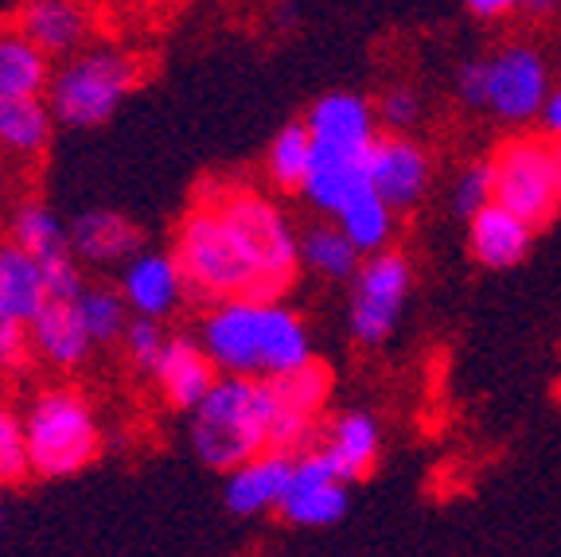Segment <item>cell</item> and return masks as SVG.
I'll return each mask as SVG.
<instances>
[{"mask_svg": "<svg viewBox=\"0 0 561 557\" xmlns=\"http://www.w3.org/2000/svg\"><path fill=\"white\" fill-rule=\"evenodd\" d=\"M195 336L219 375L280 378L316 359L305 316L280 296H230L207 305Z\"/></svg>", "mask_w": 561, "mask_h": 557, "instance_id": "obj_1", "label": "cell"}, {"mask_svg": "<svg viewBox=\"0 0 561 557\" xmlns=\"http://www.w3.org/2000/svg\"><path fill=\"white\" fill-rule=\"evenodd\" d=\"M553 94V67L538 44L511 39L456 70V102L503 125L542 122Z\"/></svg>", "mask_w": 561, "mask_h": 557, "instance_id": "obj_2", "label": "cell"}, {"mask_svg": "<svg viewBox=\"0 0 561 557\" xmlns=\"http://www.w3.org/2000/svg\"><path fill=\"white\" fill-rule=\"evenodd\" d=\"M273 394L270 378L222 375L215 390L187 413V441L207 468L230 471L270 448Z\"/></svg>", "mask_w": 561, "mask_h": 557, "instance_id": "obj_3", "label": "cell"}, {"mask_svg": "<svg viewBox=\"0 0 561 557\" xmlns=\"http://www.w3.org/2000/svg\"><path fill=\"white\" fill-rule=\"evenodd\" d=\"M199 200L215 203L222 211V218L230 223V230L242 242L245 258L254 262L257 285L262 296H285L289 285L297 281L300 265V230L293 227V218L285 215L277 200H270L265 192H254L245 183H203Z\"/></svg>", "mask_w": 561, "mask_h": 557, "instance_id": "obj_4", "label": "cell"}, {"mask_svg": "<svg viewBox=\"0 0 561 557\" xmlns=\"http://www.w3.org/2000/svg\"><path fill=\"white\" fill-rule=\"evenodd\" d=\"M172 253L187 281V296L199 305H219L230 296H262L254 262L245 258L242 242L222 218L215 203L199 200L187 207V215L175 227ZM265 300V296H262Z\"/></svg>", "mask_w": 561, "mask_h": 557, "instance_id": "obj_5", "label": "cell"}, {"mask_svg": "<svg viewBox=\"0 0 561 557\" xmlns=\"http://www.w3.org/2000/svg\"><path fill=\"white\" fill-rule=\"evenodd\" d=\"M24 436L32 476L67 479L98 461L102 421L90 398L75 386H44L24 406Z\"/></svg>", "mask_w": 561, "mask_h": 557, "instance_id": "obj_6", "label": "cell"}, {"mask_svg": "<svg viewBox=\"0 0 561 557\" xmlns=\"http://www.w3.org/2000/svg\"><path fill=\"white\" fill-rule=\"evenodd\" d=\"M140 82V59L125 47L90 44L55 67L47 105L62 129H102Z\"/></svg>", "mask_w": 561, "mask_h": 557, "instance_id": "obj_7", "label": "cell"}, {"mask_svg": "<svg viewBox=\"0 0 561 557\" xmlns=\"http://www.w3.org/2000/svg\"><path fill=\"white\" fill-rule=\"evenodd\" d=\"M495 203L523 215L535 230L561 211V140L550 133H511L491 152Z\"/></svg>", "mask_w": 561, "mask_h": 557, "instance_id": "obj_8", "label": "cell"}, {"mask_svg": "<svg viewBox=\"0 0 561 557\" xmlns=\"http://www.w3.org/2000/svg\"><path fill=\"white\" fill-rule=\"evenodd\" d=\"M413 293V265L405 253L382 250L363 258L359 273L351 277V300H347V328L355 343L378 348L394 336L402 323L405 305Z\"/></svg>", "mask_w": 561, "mask_h": 557, "instance_id": "obj_9", "label": "cell"}, {"mask_svg": "<svg viewBox=\"0 0 561 557\" xmlns=\"http://www.w3.org/2000/svg\"><path fill=\"white\" fill-rule=\"evenodd\" d=\"M273 394V429L270 448L277 453H305L320 433L328 401H332V371L324 363H305L280 378H270Z\"/></svg>", "mask_w": 561, "mask_h": 557, "instance_id": "obj_10", "label": "cell"}, {"mask_svg": "<svg viewBox=\"0 0 561 557\" xmlns=\"http://www.w3.org/2000/svg\"><path fill=\"white\" fill-rule=\"evenodd\" d=\"M367 175L394 211H413L433 187V152L413 133H378L367 148Z\"/></svg>", "mask_w": 561, "mask_h": 557, "instance_id": "obj_11", "label": "cell"}, {"mask_svg": "<svg viewBox=\"0 0 561 557\" xmlns=\"http://www.w3.org/2000/svg\"><path fill=\"white\" fill-rule=\"evenodd\" d=\"M347 503H351V484H343L335 476L328 456L316 444L305 448V453H297L293 484L277 511L280 519L300 526V531H324V526H335L347 514Z\"/></svg>", "mask_w": 561, "mask_h": 557, "instance_id": "obj_12", "label": "cell"}, {"mask_svg": "<svg viewBox=\"0 0 561 557\" xmlns=\"http://www.w3.org/2000/svg\"><path fill=\"white\" fill-rule=\"evenodd\" d=\"M117 288H122L129 312L149 316V320H168L187 300V281L180 262H175V253L149 250V246L140 253H133L129 262L122 265Z\"/></svg>", "mask_w": 561, "mask_h": 557, "instance_id": "obj_13", "label": "cell"}, {"mask_svg": "<svg viewBox=\"0 0 561 557\" xmlns=\"http://www.w3.org/2000/svg\"><path fill=\"white\" fill-rule=\"evenodd\" d=\"M305 125L312 133L316 148H328V152H359V157H367V148L382 133L375 102L355 94V90H332V94L316 98L308 105Z\"/></svg>", "mask_w": 561, "mask_h": 557, "instance_id": "obj_14", "label": "cell"}, {"mask_svg": "<svg viewBox=\"0 0 561 557\" xmlns=\"http://www.w3.org/2000/svg\"><path fill=\"white\" fill-rule=\"evenodd\" d=\"M219 378V366L210 363L199 336H168L164 351L152 366V383L175 413H192L215 390Z\"/></svg>", "mask_w": 561, "mask_h": 557, "instance_id": "obj_15", "label": "cell"}, {"mask_svg": "<svg viewBox=\"0 0 561 557\" xmlns=\"http://www.w3.org/2000/svg\"><path fill=\"white\" fill-rule=\"evenodd\" d=\"M293 453H277V448H265V453L250 456L238 468L227 471V484H222V499H227L230 514L238 519H257V514L280 511L285 503V491L293 484Z\"/></svg>", "mask_w": 561, "mask_h": 557, "instance_id": "obj_16", "label": "cell"}, {"mask_svg": "<svg viewBox=\"0 0 561 557\" xmlns=\"http://www.w3.org/2000/svg\"><path fill=\"white\" fill-rule=\"evenodd\" d=\"M70 250L82 265L94 270H122L133 253L145 250V235L129 215L110 207H90L70 218Z\"/></svg>", "mask_w": 561, "mask_h": 557, "instance_id": "obj_17", "label": "cell"}, {"mask_svg": "<svg viewBox=\"0 0 561 557\" xmlns=\"http://www.w3.org/2000/svg\"><path fill=\"white\" fill-rule=\"evenodd\" d=\"M16 27L51 59H70L75 52L90 47L94 20L82 0H24L16 12Z\"/></svg>", "mask_w": 561, "mask_h": 557, "instance_id": "obj_18", "label": "cell"}, {"mask_svg": "<svg viewBox=\"0 0 561 557\" xmlns=\"http://www.w3.org/2000/svg\"><path fill=\"white\" fill-rule=\"evenodd\" d=\"M27 348L51 371H79L98 343L90 340L75 300H47L44 312L27 323Z\"/></svg>", "mask_w": 561, "mask_h": 557, "instance_id": "obj_19", "label": "cell"}, {"mask_svg": "<svg viewBox=\"0 0 561 557\" xmlns=\"http://www.w3.org/2000/svg\"><path fill=\"white\" fill-rule=\"evenodd\" d=\"M535 246V227L503 203H488L468 218V250L483 270H515Z\"/></svg>", "mask_w": 561, "mask_h": 557, "instance_id": "obj_20", "label": "cell"}, {"mask_svg": "<svg viewBox=\"0 0 561 557\" xmlns=\"http://www.w3.org/2000/svg\"><path fill=\"white\" fill-rule=\"evenodd\" d=\"M335 468L343 484H359L367 471H375L378 453H382V429L378 418L367 410H347L340 418L328 421L324 436L316 444Z\"/></svg>", "mask_w": 561, "mask_h": 557, "instance_id": "obj_21", "label": "cell"}, {"mask_svg": "<svg viewBox=\"0 0 561 557\" xmlns=\"http://www.w3.org/2000/svg\"><path fill=\"white\" fill-rule=\"evenodd\" d=\"M47 300H51V288H47L44 265L35 262L24 246L4 238L0 242V312L27 328L47 308Z\"/></svg>", "mask_w": 561, "mask_h": 557, "instance_id": "obj_22", "label": "cell"}, {"mask_svg": "<svg viewBox=\"0 0 561 557\" xmlns=\"http://www.w3.org/2000/svg\"><path fill=\"white\" fill-rule=\"evenodd\" d=\"M55 114L47 98L0 94V157L35 160L44 157L55 137Z\"/></svg>", "mask_w": 561, "mask_h": 557, "instance_id": "obj_23", "label": "cell"}, {"mask_svg": "<svg viewBox=\"0 0 561 557\" xmlns=\"http://www.w3.org/2000/svg\"><path fill=\"white\" fill-rule=\"evenodd\" d=\"M370 183L367 175V157L359 152H328V148H316L312 172L305 180V200L312 203L324 218H332L343 203L355 192H363Z\"/></svg>", "mask_w": 561, "mask_h": 557, "instance_id": "obj_24", "label": "cell"}, {"mask_svg": "<svg viewBox=\"0 0 561 557\" xmlns=\"http://www.w3.org/2000/svg\"><path fill=\"white\" fill-rule=\"evenodd\" d=\"M55 62L44 47L27 39L20 27H0V94L47 98Z\"/></svg>", "mask_w": 561, "mask_h": 557, "instance_id": "obj_25", "label": "cell"}, {"mask_svg": "<svg viewBox=\"0 0 561 557\" xmlns=\"http://www.w3.org/2000/svg\"><path fill=\"white\" fill-rule=\"evenodd\" d=\"M9 238L16 246H24L44 270L75 258V250H70V223H62V218L39 200H20L16 207H12Z\"/></svg>", "mask_w": 561, "mask_h": 557, "instance_id": "obj_26", "label": "cell"}, {"mask_svg": "<svg viewBox=\"0 0 561 557\" xmlns=\"http://www.w3.org/2000/svg\"><path fill=\"white\" fill-rule=\"evenodd\" d=\"M332 223L351 242L359 246L363 258H370V253L390 250V238H394V227H398V211L375 192V183H367L363 192H355L335 211Z\"/></svg>", "mask_w": 561, "mask_h": 557, "instance_id": "obj_27", "label": "cell"}, {"mask_svg": "<svg viewBox=\"0 0 561 557\" xmlns=\"http://www.w3.org/2000/svg\"><path fill=\"white\" fill-rule=\"evenodd\" d=\"M300 265L324 281H351L359 273L363 253L332 218H324L300 230Z\"/></svg>", "mask_w": 561, "mask_h": 557, "instance_id": "obj_28", "label": "cell"}, {"mask_svg": "<svg viewBox=\"0 0 561 557\" xmlns=\"http://www.w3.org/2000/svg\"><path fill=\"white\" fill-rule=\"evenodd\" d=\"M312 157H316V145H312V133H308L305 122H289L280 125L277 137L270 140L265 148V180L277 187V192H289L300 195L305 192V180L312 172Z\"/></svg>", "mask_w": 561, "mask_h": 557, "instance_id": "obj_29", "label": "cell"}, {"mask_svg": "<svg viewBox=\"0 0 561 557\" xmlns=\"http://www.w3.org/2000/svg\"><path fill=\"white\" fill-rule=\"evenodd\" d=\"M75 305H79L82 323H87L90 340H94L98 348L122 340L125 328H129V320H133L129 305H125V296L117 285H87Z\"/></svg>", "mask_w": 561, "mask_h": 557, "instance_id": "obj_30", "label": "cell"}, {"mask_svg": "<svg viewBox=\"0 0 561 557\" xmlns=\"http://www.w3.org/2000/svg\"><path fill=\"white\" fill-rule=\"evenodd\" d=\"M488 203H495V168H491V157H480L456 172L453 192H448V207H453L456 218L468 223Z\"/></svg>", "mask_w": 561, "mask_h": 557, "instance_id": "obj_31", "label": "cell"}, {"mask_svg": "<svg viewBox=\"0 0 561 557\" xmlns=\"http://www.w3.org/2000/svg\"><path fill=\"white\" fill-rule=\"evenodd\" d=\"M27 471H32V464H27L24 410L0 398V484H16Z\"/></svg>", "mask_w": 561, "mask_h": 557, "instance_id": "obj_32", "label": "cell"}, {"mask_svg": "<svg viewBox=\"0 0 561 557\" xmlns=\"http://www.w3.org/2000/svg\"><path fill=\"white\" fill-rule=\"evenodd\" d=\"M378 125L382 133H413L425 122V98L410 87V82H394L375 98Z\"/></svg>", "mask_w": 561, "mask_h": 557, "instance_id": "obj_33", "label": "cell"}, {"mask_svg": "<svg viewBox=\"0 0 561 557\" xmlns=\"http://www.w3.org/2000/svg\"><path fill=\"white\" fill-rule=\"evenodd\" d=\"M164 343H168L164 320H149V316H133L122 336V348H125V355H129V363L137 366V371H145V375H152V366H157Z\"/></svg>", "mask_w": 561, "mask_h": 557, "instance_id": "obj_34", "label": "cell"}, {"mask_svg": "<svg viewBox=\"0 0 561 557\" xmlns=\"http://www.w3.org/2000/svg\"><path fill=\"white\" fill-rule=\"evenodd\" d=\"M27 355H32L27 328H20V323H12L9 316L0 312V371H16Z\"/></svg>", "mask_w": 561, "mask_h": 557, "instance_id": "obj_35", "label": "cell"}, {"mask_svg": "<svg viewBox=\"0 0 561 557\" xmlns=\"http://www.w3.org/2000/svg\"><path fill=\"white\" fill-rule=\"evenodd\" d=\"M468 16L483 20V24H500V20L515 16L518 12V0H465Z\"/></svg>", "mask_w": 561, "mask_h": 557, "instance_id": "obj_36", "label": "cell"}, {"mask_svg": "<svg viewBox=\"0 0 561 557\" xmlns=\"http://www.w3.org/2000/svg\"><path fill=\"white\" fill-rule=\"evenodd\" d=\"M542 133H550V137L561 140V82L553 87L550 102H546V110H542Z\"/></svg>", "mask_w": 561, "mask_h": 557, "instance_id": "obj_37", "label": "cell"}, {"mask_svg": "<svg viewBox=\"0 0 561 557\" xmlns=\"http://www.w3.org/2000/svg\"><path fill=\"white\" fill-rule=\"evenodd\" d=\"M518 12L526 20H553L561 12V0H518Z\"/></svg>", "mask_w": 561, "mask_h": 557, "instance_id": "obj_38", "label": "cell"}, {"mask_svg": "<svg viewBox=\"0 0 561 557\" xmlns=\"http://www.w3.org/2000/svg\"><path fill=\"white\" fill-rule=\"evenodd\" d=\"M0 523H4V511H0Z\"/></svg>", "mask_w": 561, "mask_h": 557, "instance_id": "obj_39", "label": "cell"}]
</instances>
